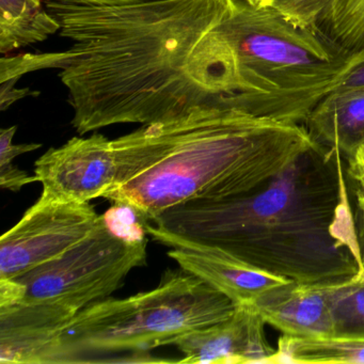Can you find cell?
Wrapping results in <instances>:
<instances>
[{"label":"cell","instance_id":"cell-1","mask_svg":"<svg viewBox=\"0 0 364 364\" xmlns=\"http://www.w3.org/2000/svg\"><path fill=\"white\" fill-rule=\"evenodd\" d=\"M228 0L93 6L44 0L72 46L0 60V82L60 70L80 135L163 120L196 105L231 107ZM232 108V107H231Z\"/></svg>","mask_w":364,"mask_h":364},{"label":"cell","instance_id":"cell-2","mask_svg":"<svg viewBox=\"0 0 364 364\" xmlns=\"http://www.w3.org/2000/svg\"><path fill=\"white\" fill-rule=\"evenodd\" d=\"M343 157L319 144L252 193L174 206L149 221L300 283H334L361 268Z\"/></svg>","mask_w":364,"mask_h":364},{"label":"cell","instance_id":"cell-3","mask_svg":"<svg viewBox=\"0 0 364 364\" xmlns=\"http://www.w3.org/2000/svg\"><path fill=\"white\" fill-rule=\"evenodd\" d=\"M118 181L104 199L151 221L191 201L257 191L319 146L306 127L196 105L112 140Z\"/></svg>","mask_w":364,"mask_h":364},{"label":"cell","instance_id":"cell-4","mask_svg":"<svg viewBox=\"0 0 364 364\" xmlns=\"http://www.w3.org/2000/svg\"><path fill=\"white\" fill-rule=\"evenodd\" d=\"M236 306L218 289L183 268L167 269L159 285L127 298H106L46 336L0 348L1 363L95 362L129 353L144 357L187 332L233 314Z\"/></svg>","mask_w":364,"mask_h":364},{"label":"cell","instance_id":"cell-5","mask_svg":"<svg viewBox=\"0 0 364 364\" xmlns=\"http://www.w3.org/2000/svg\"><path fill=\"white\" fill-rule=\"evenodd\" d=\"M148 240L127 242L112 233L101 215L80 244L16 280L25 287L18 304L0 308V347L35 340L121 289L148 259Z\"/></svg>","mask_w":364,"mask_h":364},{"label":"cell","instance_id":"cell-6","mask_svg":"<svg viewBox=\"0 0 364 364\" xmlns=\"http://www.w3.org/2000/svg\"><path fill=\"white\" fill-rule=\"evenodd\" d=\"M100 221L101 215L89 202L63 201L41 193L0 238V278H20L61 257L88 237Z\"/></svg>","mask_w":364,"mask_h":364},{"label":"cell","instance_id":"cell-7","mask_svg":"<svg viewBox=\"0 0 364 364\" xmlns=\"http://www.w3.org/2000/svg\"><path fill=\"white\" fill-rule=\"evenodd\" d=\"M42 195L63 201L90 202L117 184L114 142L101 134L74 137L44 153L35 164Z\"/></svg>","mask_w":364,"mask_h":364},{"label":"cell","instance_id":"cell-8","mask_svg":"<svg viewBox=\"0 0 364 364\" xmlns=\"http://www.w3.org/2000/svg\"><path fill=\"white\" fill-rule=\"evenodd\" d=\"M144 223L148 235L169 247L168 257L183 269L225 294L235 306L253 304L265 291L291 281L255 267L219 247L183 240L149 221Z\"/></svg>","mask_w":364,"mask_h":364},{"label":"cell","instance_id":"cell-9","mask_svg":"<svg viewBox=\"0 0 364 364\" xmlns=\"http://www.w3.org/2000/svg\"><path fill=\"white\" fill-rule=\"evenodd\" d=\"M265 321L253 304H238L223 321L183 334L174 341L188 364H268L276 348L265 336Z\"/></svg>","mask_w":364,"mask_h":364},{"label":"cell","instance_id":"cell-10","mask_svg":"<svg viewBox=\"0 0 364 364\" xmlns=\"http://www.w3.org/2000/svg\"><path fill=\"white\" fill-rule=\"evenodd\" d=\"M327 283L289 281L259 296L253 304L268 325L296 338L334 336Z\"/></svg>","mask_w":364,"mask_h":364},{"label":"cell","instance_id":"cell-11","mask_svg":"<svg viewBox=\"0 0 364 364\" xmlns=\"http://www.w3.org/2000/svg\"><path fill=\"white\" fill-rule=\"evenodd\" d=\"M304 125L317 144L353 156L364 146V88L328 93Z\"/></svg>","mask_w":364,"mask_h":364},{"label":"cell","instance_id":"cell-12","mask_svg":"<svg viewBox=\"0 0 364 364\" xmlns=\"http://www.w3.org/2000/svg\"><path fill=\"white\" fill-rule=\"evenodd\" d=\"M43 5V0H0L1 54L46 41L60 31V22Z\"/></svg>","mask_w":364,"mask_h":364},{"label":"cell","instance_id":"cell-13","mask_svg":"<svg viewBox=\"0 0 364 364\" xmlns=\"http://www.w3.org/2000/svg\"><path fill=\"white\" fill-rule=\"evenodd\" d=\"M364 364V338H296L282 334L268 364Z\"/></svg>","mask_w":364,"mask_h":364},{"label":"cell","instance_id":"cell-14","mask_svg":"<svg viewBox=\"0 0 364 364\" xmlns=\"http://www.w3.org/2000/svg\"><path fill=\"white\" fill-rule=\"evenodd\" d=\"M334 336L364 338V269L350 278L326 284Z\"/></svg>","mask_w":364,"mask_h":364},{"label":"cell","instance_id":"cell-15","mask_svg":"<svg viewBox=\"0 0 364 364\" xmlns=\"http://www.w3.org/2000/svg\"><path fill=\"white\" fill-rule=\"evenodd\" d=\"M319 29L346 50L364 46V0H330Z\"/></svg>","mask_w":364,"mask_h":364},{"label":"cell","instance_id":"cell-16","mask_svg":"<svg viewBox=\"0 0 364 364\" xmlns=\"http://www.w3.org/2000/svg\"><path fill=\"white\" fill-rule=\"evenodd\" d=\"M345 181L353 213L355 242L364 269V146L345 159Z\"/></svg>","mask_w":364,"mask_h":364},{"label":"cell","instance_id":"cell-17","mask_svg":"<svg viewBox=\"0 0 364 364\" xmlns=\"http://www.w3.org/2000/svg\"><path fill=\"white\" fill-rule=\"evenodd\" d=\"M107 229L127 242H141L146 238V228L139 214L127 204L114 203L102 215Z\"/></svg>","mask_w":364,"mask_h":364},{"label":"cell","instance_id":"cell-18","mask_svg":"<svg viewBox=\"0 0 364 364\" xmlns=\"http://www.w3.org/2000/svg\"><path fill=\"white\" fill-rule=\"evenodd\" d=\"M330 0H277L276 8L294 26L319 29L321 16Z\"/></svg>","mask_w":364,"mask_h":364},{"label":"cell","instance_id":"cell-19","mask_svg":"<svg viewBox=\"0 0 364 364\" xmlns=\"http://www.w3.org/2000/svg\"><path fill=\"white\" fill-rule=\"evenodd\" d=\"M355 88H364V46L347 52L332 91Z\"/></svg>","mask_w":364,"mask_h":364},{"label":"cell","instance_id":"cell-20","mask_svg":"<svg viewBox=\"0 0 364 364\" xmlns=\"http://www.w3.org/2000/svg\"><path fill=\"white\" fill-rule=\"evenodd\" d=\"M16 131V125L0 131V166L12 164L14 159L20 155L33 152L42 146L40 144H14V137Z\"/></svg>","mask_w":364,"mask_h":364},{"label":"cell","instance_id":"cell-21","mask_svg":"<svg viewBox=\"0 0 364 364\" xmlns=\"http://www.w3.org/2000/svg\"><path fill=\"white\" fill-rule=\"evenodd\" d=\"M39 182L36 176H29L24 170L18 169L14 164L0 166V187L18 193L25 185Z\"/></svg>","mask_w":364,"mask_h":364},{"label":"cell","instance_id":"cell-22","mask_svg":"<svg viewBox=\"0 0 364 364\" xmlns=\"http://www.w3.org/2000/svg\"><path fill=\"white\" fill-rule=\"evenodd\" d=\"M18 82V80H14L0 82V108H1V112H5L12 104L24 99V97H38L40 95L39 91H33L29 88H16Z\"/></svg>","mask_w":364,"mask_h":364},{"label":"cell","instance_id":"cell-23","mask_svg":"<svg viewBox=\"0 0 364 364\" xmlns=\"http://www.w3.org/2000/svg\"><path fill=\"white\" fill-rule=\"evenodd\" d=\"M68 3L80 4V5L93 6H122L131 4L144 3L151 0H60Z\"/></svg>","mask_w":364,"mask_h":364},{"label":"cell","instance_id":"cell-24","mask_svg":"<svg viewBox=\"0 0 364 364\" xmlns=\"http://www.w3.org/2000/svg\"><path fill=\"white\" fill-rule=\"evenodd\" d=\"M247 1L252 5L259 6V7H270V6L274 5L277 0H247Z\"/></svg>","mask_w":364,"mask_h":364}]
</instances>
